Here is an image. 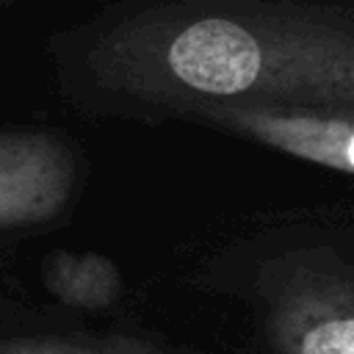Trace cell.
I'll list each match as a JSON object with an SVG mask.
<instances>
[{
    "mask_svg": "<svg viewBox=\"0 0 354 354\" xmlns=\"http://www.w3.org/2000/svg\"><path fill=\"white\" fill-rule=\"evenodd\" d=\"M0 354H136L127 337L0 335Z\"/></svg>",
    "mask_w": 354,
    "mask_h": 354,
    "instance_id": "8992f818",
    "label": "cell"
},
{
    "mask_svg": "<svg viewBox=\"0 0 354 354\" xmlns=\"http://www.w3.org/2000/svg\"><path fill=\"white\" fill-rule=\"evenodd\" d=\"M127 343L136 354H174V351H166V348H158V346H149V343H141V340H130V337H127Z\"/></svg>",
    "mask_w": 354,
    "mask_h": 354,
    "instance_id": "52a82bcc",
    "label": "cell"
},
{
    "mask_svg": "<svg viewBox=\"0 0 354 354\" xmlns=\"http://www.w3.org/2000/svg\"><path fill=\"white\" fill-rule=\"evenodd\" d=\"M268 335L279 354H354V285L279 263L268 274Z\"/></svg>",
    "mask_w": 354,
    "mask_h": 354,
    "instance_id": "7a4b0ae2",
    "label": "cell"
},
{
    "mask_svg": "<svg viewBox=\"0 0 354 354\" xmlns=\"http://www.w3.org/2000/svg\"><path fill=\"white\" fill-rule=\"evenodd\" d=\"M185 116L232 130L299 160L354 174V116L348 113L260 102H205L188 108Z\"/></svg>",
    "mask_w": 354,
    "mask_h": 354,
    "instance_id": "277c9868",
    "label": "cell"
},
{
    "mask_svg": "<svg viewBox=\"0 0 354 354\" xmlns=\"http://www.w3.org/2000/svg\"><path fill=\"white\" fill-rule=\"evenodd\" d=\"M41 279L61 304L75 310H108L122 296L116 263L97 252H50L41 266Z\"/></svg>",
    "mask_w": 354,
    "mask_h": 354,
    "instance_id": "5b68a950",
    "label": "cell"
},
{
    "mask_svg": "<svg viewBox=\"0 0 354 354\" xmlns=\"http://www.w3.org/2000/svg\"><path fill=\"white\" fill-rule=\"evenodd\" d=\"M77 158L66 138L44 130L0 133V230L61 218L75 196Z\"/></svg>",
    "mask_w": 354,
    "mask_h": 354,
    "instance_id": "3957f363",
    "label": "cell"
},
{
    "mask_svg": "<svg viewBox=\"0 0 354 354\" xmlns=\"http://www.w3.org/2000/svg\"><path fill=\"white\" fill-rule=\"evenodd\" d=\"M105 88L174 111L260 102L354 116V28L304 8H152L88 53Z\"/></svg>",
    "mask_w": 354,
    "mask_h": 354,
    "instance_id": "6da1fadb",
    "label": "cell"
}]
</instances>
